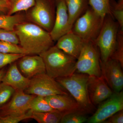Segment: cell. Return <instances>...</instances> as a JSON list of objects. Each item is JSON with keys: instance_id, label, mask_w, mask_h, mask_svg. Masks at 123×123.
Listing matches in <instances>:
<instances>
[{"instance_id": "1", "label": "cell", "mask_w": 123, "mask_h": 123, "mask_svg": "<svg viewBox=\"0 0 123 123\" xmlns=\"http://www.w3.org/2000/svg\"><path fill=\"white\" fill-rule=\"evenodd\" d=\"M19 44L29 55H39L54 46L50 33L41 27L25 21L14 28Z\"/></svg>"}, {"instance_id": "2", "label": "cell", "mask_w": 123, "mask_h": 123, "mask_svg": "<svg viewBox=\"0 0 123 123\" xmlns=\"http://www.w3.org/2000/svg\"><path fill=\"white\" fill-rule=\"evenodd\" d=\"M39 55L44 61L46 73L51 77L56 79L67 77L76 72L77 60L55 45Z\"/></svg>"}, {"instance_id": "3", "label": "cell", "mask_w": 123, "mask_h": 123, "mask_svg": "<svg viewBox=\"0 0 123 123\" xmlns=\"http://www.w3.org/2000/svg\"><path fill=\"white\" fill-rule=\"evenodd\" d=\"M89 75L75 73L68 76L55 80L76 100L81 108L88 114L94 110L88 94L87 84Z\"/></svg>"}, {"instance_id": "4", "label": "cell", "mask_w": 123, "mask_h": 123, "mask_svg": "<svg viewBox=\"0 0 123 123\" xmlns=\"http://www.w3.org/2000/svg\"><path fill=\"white\" fill-rule=\"evenodd\" d=\"M119 29L118 23L112 15L107 14L104 17L102 26L94 42L99 49L101 61L105 62L112 56Z\"/></svg>"}, {"instance_id": "5", "label": "cell", "mask_w": 123, "mask_h": 123, "mask_svg": "<svg viewBox=\"0 0 123 123\" xmlns=\"http://www.w3.org/2000/svg\"><path fill=\"white\" fill-rule=\"evenodd\" d=\"M104 18L89 6L74 23L71 31L84 42H94L101 31Z\"/></svg>"}, {"instance_id": "6", "label": "cell", "mask_w": 123, "mask_h": 123, "mask_svg": "<svg viewBox=\"0 0 123 123\" xmlns=\"http://www.w3.org/2000/svg\"><path fill=\"white\" fill-rule=\"evenodd\" d=\"M24 12L26 21L39 26L50 33L55 23V0H35L34 5Z\"/></svg>"}, {"instance_id": "7", "label": "cell", "mask_w": 123, "mask_h": 123, "mask_svg": "<svg viewBox=\"0 0 123 123\" xmlns=\"http://www.w3.org/2000/svg\"><path fill=\"white\" fill-rule=\"evenodd\" d=\"M76 62V72L89 76H101L100 53L94 42L85 43Z\"/></svg>"}, {"instance_id": "8", "label": "cell", "mask_w": 123, "mask_h": 123, "mask_svg": "<svg viewBox=\"0 0 123 123\" xmlns=\"http://www.w3.org/2000/svg\"><path fill=\"white\" fill-rule=\"evenodd\" d=\"M26 93L46 97L56 94L69 95L55 78L46 73L39 74L30 79Z\"/></svg>"}, {"instance_id": "9", "label": "cell", "mask_w": 123, "mask_h": 123, "mask_svg": "<svg viewBox=\"0 0 123 123\" xmlns=\"http://www.w3.org/2000/svg\"><path fill=\"white\" fill-rule=\"evenodd\" d=\"M94 114L89 117L88 123H102L112 115L123 110V92H113L112 95L99 104Z\"/></svg>"}, {"instance_id": "10", "label": "cell", "mask_w": 123, "mask_h": 123, "mask_svg": "<svg viewBox=\"0 0 123 123\" xmlns=\"http://www.w3.org/2000/svg\"><path fill=\"white\" fill-rule=\"evenodd\" d=\"M101 75L112 92H120L123 88V67L118 61L110 58L100 61Z\"/></svg>"}, {"instance_id": "11", "label": "cell", "mask_w": 123, "mask_h": 123, "mask_svg": "<svg viewBox=\"0 0 123 123\" xmlns=\"http://www.w3.org/2000/svg\"><path fill=\"white\" fill-rule=\"evenodd\" d=\"M36 96L26 93L23 91H15L10 100L0 108V116H20L26 114L30 110L31 102Z\"/></svg>"}, {"instance_id": "12", "label": "cell", "mask_w": 123, "mask_h": 123, "mask_svg": "<svg viewBox=\"0 0 123 123\" xmlns=\"http://www.w3.org/2000/svg\"><path fill=\"white\" fill-rule=\"evenodd\" d=\"M87 89L90 99L94 106L99 105L113 93L102 75L89 76Z\"/></svg>"}, {"instance_id": "13", "label": "cell", "mask_w": 123, "mask_h": 123, "mask_svg": "<svg viewBox=\"0 0 123 123\" xmlns=\"http://www.w3.org/2000/svg\"><path fill=\"white\" fill-rule=\"evenodd\" d=\"M55 16L54 25L50 32L54 42L70 31L68 9L65 0H55Z\"/></svg>"}, {"instance_id": "14", "label": "cell", "mask_w": 123, "mask_h": 123, "mask_svg": "<svg viewBox=\"0 0 123 123\" xmlns=\"http://www.w3.org/2000/svg\"><path fill=\"white\" fill-rule=\"evenodd\" d=\"M19 60L18 65L20 70L24 76L29 79L46 73L44 61L39 55H25Z\"/></svg>"}, {"instance_id": "15", "label": "cell", "mask_w": 123, "mask_h": 123, "mask_svg": "<svg viewBox=\"0 0 123 123\" xmlns=\"http://www.w3.org/2000/svg\"><path fill=\"white\" fill-rule=\"evenodd\" d=\"M85 43L71 30L61 37L55 46L77 60Z\"/></svg>"}, {"instance_id": "16", "label": "cell", "mask_w": 123, "mask_h": 123, "mask_svg": "<svg viewBox=\"0 0 123 123\" xmlns=\"http://www.w3.org/2000/svg\"><path fill=\"white\" fill-rule=\"evenodd\" d=\"M45 98L52 108L64 115L77 111L86 112L70 95L56 94L45 97Z\"/></svg>"}, {"instance_id": "17", "label": "cell", "mask_w": 123, "mask_h": 123, "mask_svg": "<svg viewBox=\"0 0 123 123\" xmlns=\"http://www.w3.org/2000/svg\"><path fill=\"white\" fill-rule=\"evenodd\" d=\"M1 82L12 87L15 91H24L28 88L30 79L22 75L14 62L6 71Z\"/></svg>"}, {"instance_id": "18", "label": "cell", "mask_w": 123, "mask_h": 123, "mask_svg": "<svg viewBox=\"0 0 123 123\" xmlns=\"http://www.w3.org/2000/svg\"><path fill=\"white\" fill-rule=\"evenodd\" d=\"M69 17V25L71 30L73 25L77 19L89 7V0H65Z\"/></svg>"}, {"instance_id": "19", "label": "cell", "mask_w": 123, "mask_h": 123, "mask_svg": "<svg viewBox=\"0 0 123 123\" xmlns=\"http://www.w3.org/2000/svg\"><path fill=\"white\" fill-rule=\"evenodd\" d=\"M26 21L25 12H20L12 15H0V28L14 31L16 25Z\"/></svg>"}, {"instance_id": "20", "label": "cell", "mask_w": 123, "mask_h": 123, "mask_svg": "<svg viewBox=\"0 0 123 123\" xmlns=\"http://www.w3.org/2000/svg\"><path fill=\"white\" fill-rule=\"evenodd\" d=\"M64 114L59 111L44 112H32L31 119L39 123H60Z\"/></svg>"}, {"instance_id": "21", "label": "cell", "mask_w": 123, "mask_h": 123, "mask_svg": "<svg viewBox=\"0 0 123 123\" xmlns=\"http://www.w3.org/2000/svg\"><path fill=\"white\" fill-rule=\"evenodd\" d=\"M90 6L102 17L111 14V2L112 0H89Z\"/></svg>"}, {"instance_id": "22", "label": "cell", "mask_w": 123, "mask_h": 123, "mask_svg": "<svg viewBox=\"0 0 123 123\" xmlns=\"http://www.w3.org/2000/svg\"><path fill=\"white\" fill-rule=\"evenodd\" d=\"M30 110L32 112H49L56 110L49 105L45 97L37 95L31 102Z\"/></svg>"}, {"instance_id": "23", "label": "cell", "mask_w": 123, "mask_h": 123, "mask_svg": "<svg viewBox=\"0 0 123 123\" xmlns=\"http://www.w3.org/2000/svg\"><path fill=\"white\" fill-rule=\"evenodd\" d=\"M10 5L9 15L25 12L34 5L35 0H8Z\"/></svg>"}, {"instance_id": "24", "label": "cell", "mask_w": 123, "mask_h": 123, "mask_svg": "<svg viewBox=\"0 0 123 123\" xmlns=\"http://www.w3.org/2000/svg\"><path fill=\"white\" fill-rule=\"evenodd\" d=\"M88 114L83 111H77L65 114L60 123H83L88 121Z\"/></svg>"}, {"instance_id": "25", "label": "cell", "mask_w": 123, "mask_h": 123, "mask_svg": "<svg viewBox=\"0 0 123 123\" xmlns=\"http://www.w3.org/2000/svg\"><path fill=\"white\" fill-rule=\"evenodd\" d=\"M111 13L112 17L118 23L120 29L123 31V0L111 2Z\"/></svg>"}, {"instance_id": "26", "label": "cell", "mask_w": 123, "mask_h": 123, "mask_svg": "<svg viewBox=\"0 0 123 123\" xmlns=\"http://www.w3.org/2000/svg\"><path fill=\"white\" fill-rule=\"evenodd\" d=\"M0 52L11 54H23L28 53L20 45L11 42L0 40Z\"/></svg>"}, {"instance_id": "27", "label": "cell", "mask_w": 123, "mask_h": 123, "mask_svg": "<svg viewBox=\"0 0 123 123\" xmlns=\"http://www.w3.org/2000/svg\"><path fill=\"white\" fill-rule=\"evenodd\" d=\"M15 92V89L10 86L2 82L0 83V108L10 100Z\"/></svg>"}, {"instance_id": "28", "label": "cell", "mask_w": 123, "mask_h": 123, "mask_svg": "<svg viewBox=\"0 0 123 123\" xmlns=\"http://www.w3.org/2000/svg\"><path fill=\"white\" fill-rule=\"evenodd\" d=\"M111 58L118 61L123 67V31L120 29L118 32L115 49Z\"/></svg>"}, {"instance_id": "29", "label": "cell", "mask_w": 123, "mask_h": 123, "mask_svg": "<svg viewBox=\"0 0 123 123\" xmlns=\"http://www.w3.org/2000/svg\"><path fill=\"white\" fill-rule=\"evenodd\" d=\"M25 55L0 52V70L8 65L18 60Z\"/></svg>"}, {"instance_id": "30", "label": "cell", "mask_w": 123, "mask_h": 123, "mask_svg": "<svg viewBox=\"0 0 123 123\" xmlns=\"http://www.w3.org/2000/svg\"><path fill=\"white\" fill-rule=\"evenodd\" d=\"M32 111L30 110L26 114L20 116H0V123H18L27 119H31Z\"/></svg>"}, {"instance_id": "31", "label": "cell", "mask_w": 123, "mask_h": 123, "mask_svg": "<svg viewBox=\"0 0 123 123\" xmlns=\"http://www.w3.org/2000/svg\"><path fill=\"white\" fill-rule=\"evenodd\" d=\"M0 40L19 44V40L14 31H10L0 28Z\"/></svg>"}, {"instance_id": "32", "label": "cell", "mask_w": 123, "mask_h": 123, "mask_svg": "<svg viewBox=\"0 0 123 123\" xmlns=\"http://www.w3.org/2000/svg\"><path fill=\"white\" fill-rule=\"evenodd\" d=\"M123 110L112 115L107 119L105 120L103 123H123Z\"/></svg>"}, {"instance_id": "33", "label": "cell", "mask_w": 123, "mask_h": 123, "mask_svg": "<svg viewBox=\"0 0 123 123\" xmlns=\"http://www.w3.org/2000/svg\"><path fill=\"white\" fill-rule=\"evenodd\" d=\"M10 9L8 0H0V15H9Z\"/></svg>"}, {"instance_id": "34", "label": "cell", "mask_w": 123, "mask_h": 123, "mask_svg": "<svg viewBox=\"0 0 123 123\" xmlns=\"http://www.w3.org/2000/svg\"><path fill=\"white\" fill-rule=\"evenodd\" d=\"M6 71L7 70L4 68L0 70V83L1 82L2 78L5 74Z\"/></svg>"}]
</instances>
